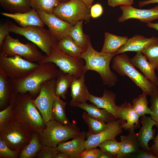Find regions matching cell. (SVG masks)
Returning <instances> with one entry per match:
<instances>
[{"mask_svg": "<svg viewBox=\"0 0 158 158\" xmlns=\"http://www.w3.org/2000/svg\"><path fill=\"white\" fill-rule=\"evenodd\" d=\"M14 119L30 133L39 134L46 127V123L28 93L13 92Z\"/></svg>", "mask_w": 158, "mask_h": 158, "instance_id": "obj_1", "label": "cell"}, {"mask_svg": "<svg viewBox=\"0 0 158 158\" xmlns=\"http://www.w3.org/2000/svg\"><path fill=\"white\" fill-rule=\"evenodd\" d=\"M56 66L51 62L39 63L37 67L25 77L18 80L10 79L13 92L28 93L33 98L38 95L42 83L57 78L60 70L57 69Z\"/></svg>", "mask_w": 158, "mask_h": 158, "instance_id": "obj_2", "label": "cell"}, {"mask_svg": "<svg viewBox=\"0 0 158 158\" xmlns=\"http://www.w3.org/2000/svg\"><path fill=\"white\" fill-rule=\"evenodd\" d=\"M116 55L114 54L99 52L92 47L90 39L86 50L82 53L80 58L85 62V69L94 71L99 74L103 84L109 87L114 86L118 81L117 75L112 71L110 64Z\"/></svg>", "mask_w": 158, "mask_h": 158, "instance_id": "obj_3", "label": "cell"}, {"mask_svg": "<svg viewBox=\"0 0 158 158\" xmlns=\"http://www.w3.org/2000/svg\"><path fill=\"white\" fill-rule=\"evenodd\" d=\"M112 67L121 76L128 77L147 95L150 96L157 90L158 87L135 68L131 58L124 53L116 55L113 57Z\"/></svg>", "mask_w": 158, "mask_h": 158, "instance_id": "obj_4", "label": "cell"}, {"mask_svg": "<svg viewBox=\"0 0 158 158\" xmlns=\"http://www.w3.org/2000/svg\"><path fill=\"white\" fill-rule=\"evenodd\" d=\"M74 123L63 125L52 119L46 123V127L39 134L43 146L56 148L60 143L78 136L80 133Z\"/></svg>", "mask_w": 158, "mask_h": 158, "instance_id": "obj_5", "label": "cell"}, {"mask_svg": "<svg viewBox=\"0 0 158 158\" xmlns=\"http://www.w3.org/2000/svg\"><path fill=\"white\" fill-rule=\"evenodd\" d=\"M33 42H21L8 35L0 47V54L6 56H18L32 62L40 63L47 56L43 54Z\"/></svg>", "mask_w": 158, "mask_h": 158, "instance_id": "obj_6", "label": "cell"}, {"mask_svg": "<svg viewBox=\"0 0 158 158\" xmlns=\"http://www.w3.org/2000/svg\"><path fill=\"white\" fill-rule=\"evenodd\" d=\"M9 28L10 32L24 36L37 45L47 56L51 54L52 47L56 44L58 42L49 30L43 27L31 26L22 27L10 23Z\"/></svg>", "mask_w": 158, "mask_h": 158, "instance_id": "obj_7", "label": "cell"}, {"mask_svg": "<svg viewBox=\"0 0 158 158\" xmlns=\"http://www.w3.org/2000/svg\"><path fill=\"white\" fill-rule=\"evenodd\" d=\"M32 133L14 119L0 127V139L11 149L20 152L29 142Z\"/></svg>", "mask_w": 158, "mask_h": 158, "instance_id": "obj_8", "label": "cell"}, {"mask_svg": "<svg viewBox=\"0 0 158 158\" xmlns=\"http://www.w3.org/2000/svg\"><path fill=\"white\" fill-rule=\"evenodd\" d=\"M45 62L54 64L63 73L71 74L77 78H80L86 72L85 69V62L83 59L66 54L57 44L52 47L51 55L47 56L40 63Z\"/></svg>", "mask_w": 158, "mask_h": 158, "instance_id": "obj_9", "label": "cell"}, {"mask_svg": "<svg viewBox=\"0 0 158 158\" xmlns=\"http://www.w3.org/2000/svg\"><path fill=\"white\" fill-rule=\"evenodd\" d=\"M39 64L18 56H6L0 54V73L11 79L18 80L25 77Z\"/></svg>", "mask_w": 158, "mask_h": 158, "instance_id": "obj_10", "label": "cell"}, {"mask_svg": "<svg viewBox=\"0 0 158 158\" xmlns=\"http://www.w3.org/2000/svg\"><path fill=\"white\" fill-rule=\"evenodd\" d=\"M53 13L61 19L74 25L80 20L89 22L91 17L90 9L80 0L60 2Z\"/></svg>", "mask_w": 158, "mask_h": 158, "instance_id": "obj_11", "label": "cell"}, {"mask_svg": "<svg viewBox=\"0 0 158 158\" xmlns=\"http://www.w3.org/2000/svg\"><path fill=\"white\" fill-rule=\"evenodd\" d=\"M56 79H51L42 83L39 94L33 100L45 123L52 119V109L56 95Z\"/></svg>", "mask_w": 158, "mask_h": 158, "instance_id": "obj_12", "label": "cell"}, {"mask_svg": "<svg viewBox=\"0 0 158 158\" xmlns=\"http://www.w3.org/2000/svg\"><path fill=\"white\" fill-rule=\"evenodd\" d=\"M106 128L99 133L95 134L86 133L87 139L85 141V148L97 147L103 142L109 140H115L117 136L122 132L121 127V121L116 119L107 123Z\"/></svg>", "mask_w": 158, "mask_h": 158, "instance_id": "obj_13", "label": "cell"}, {"mask_svg": "<svg viewBox=\"0 0 158 158\" xmlns=\"http://www.w3.org/2000/svg\"><path fill=\"white\" fill-rule=\"evenodd\" d=\"M53 36L58 41L68 35L73 25L58 17L53 13H48L37 11Z\"/></svg>", "mask_w": 158, "mask_h": 158, "instance_id": "obj_14", "label": "cell"}, {"mask_svg": "<svg viewBox=\"0 0 158 158\" xmlns=\"http://www.w3.org/2000/svg\"><path fill=\"white\" fill-rule=\"evenodd\" d=\"M122 11L121 15L118 18V21L123 23L130 19H136L142 22L148 23L158 19V5L147 9H141L131 6H120Z\"/></svg>", "mask_w": 158, "mask_h": 158, "instance_id": "obj_15", "label": "cell"}, {"mask_svg": "<svg viewBox=\"0 0 158 158\" xmlns=\"http://www.w3.org/2000/svg\"><path fill=\"white\" fill-rule=\"evenodd\" d=\"M116 113L118 119L121 121V127L126 130H135L139 128L140 117L130 103L125 101L117 106Z\"/></svg>", "mask_w": 158, "mask_h": 158, "instance_id": "obj_16", "label": "cell"}, {"mask_svg": "<svg viewBox=\"0 0 158 158\" xmlns=\"http://www.w3.org/2000/svg\"><path fill=\"white\" fill-rule=\"evenodd\" d=\"M140 122L142 126L136 135L140 148L145 150L151 151L148 143L150 140H154L155 137L156 130L152 128L153 126H157L158 124L151 117L145 115L141 116Z\"/></svg>", "mask_w": 158, "mask_h": 158, "instance_id": "obj_17", "label": "cell"}, {"mask_svg": "<svg viewBox=\"0 0 158 158\" xmlns=\"http://www.w3.org/2000/svg\"><path fill=\"white\" fill-rule=\"evenodd\" d=\"M86 133L83 131L71 141L59 143L55 148L59 152L66 154L69 158H80V154L86 149Z\"/></svg>", "mask_w": 158, "mask_h": 158, "instance_id": "obj_18", "label": "cell"}, {"mask_svg": "<svg viewBox=\"0 0 158 158\" xmlns=\"http://www.w3.org/2000/svg\"><path fill=\"white\" fill-rule=\"evenodd\" d=\"M1 14L12 19L22 27L31 26H37L44 27L45 25L37 11L32 8L25 13H8L3 12H1Z\"/></svg>", "mask_w": 158, "mask_h": 158, "instance_id": "obj_19", "label": "cell"}, {"mask_svg": "<svg viewBox=\"0 0 158 158\" xmlns=\"http://www.w3.org/2000/svg\"><path fill=\"white\" fill-rule=\"evenodd\" d=\"M158 42V37L147 38L137 35L128 39L126 44L116 52V55L128 51L141 52L149 46Z\"/></svg>", "mask_w": 158, "mask_h": 158, "instance_id": "obj_20", "label": "cell"}, {"mask_svg": "<svg viewBox=\"0 0 158 158\" xmlns=\"http://www.w3.org/2000/svg\"><path fill=\"white\" fill-rule=\"evenodd\" d=\"M116 95L109 90L104 89L102 96L98 97L90 94L89 100L98 107L104 109L118 119L116 111L117 106L116 104Z\"/></svg>", "mask_w": 158, "mask_h": 158, "instance_id": "obj_21", "label": "cell"}, {"mask_svg": "<svg viewBox=\"0 0 158 158\" xmlns=\"http://www.w3.org/2000/svg\"><path fill=\"white\" fill-rule=\"evenodd\" d=\"M133 65L139 69L144 75L155 86L158 87V76L155 73V69L141 52H137L132 58Z\"/></svg>", "mask_w": 158, "mask_h": 158, "instance_id": "obj_22", "label": "cell"}, {"mask_svg": "<svg viewBox=\"0 0 158 158\" xmlns=\"http://www.w3.org/2000/svg\"><path fill=\"white\" fill-rule=\"evenodd\" d=\"M85 74L80 78H75L70 86L71 100V106L78 103L86 102L89 100L90 93L85 83Z\"/></svg>", "mask_w": 158, "mask_h": 158, "instance_id": "obj_23", "label": "cell"}, {"mask_svg": "<svg viewBox=\"0 0 158 158\" xmlns=\"http://www.w3.org/2000/svg\"><path fill=\"white\" fill-rule=\"evenodd\" d=\"M121 147L117 158H127L140 148L135 130H128V134L120 136Z\"/></svg>", "mask_w": 158, "mask_h": 158, "instance_id": "obj_24", "label": "cell"}, {"mask_svg": "<svg viewBox=\"0 0 158 158\" xmlns=\"http://www.w3.org/2000/svg\"><path fill=\"white\" fill-rule=\"evenodd\" d=\"M85 110L90 116L98 120L107 123L116 119L111 114L105 110L100 108L96 105L86 103H78L72 106Z\"/></svg>", "mask_w": 158, "mask_h": 158, "instance_id": "obj_25", "label": "cell"}, {"mask_svg": "<svg viewBox=\"0 0 158 158\" xmlns=\"http://www.w3.org/2000/svg\"><path fill=\"white\" fill-rule=\"evenodd\" d=\"M128 39L127 36H119L106 32L104 34V43L101 52L115 54L118 50L126 44Z\"/></svg>", "mask_w": 158, "mask_h": 158, "instance_id": "obj_26", "label": "cell"}, {"mask_svg": "<svg viewBox=\"0 0 158 158\" xmlns=\"http://www.w3.org/2000/svg\"><path fill=\"white\" fill-rule=\"evenodd\" d=\"M83 20L80 21L73 25L68 34L74 42L81 49L83 52L87 49L90 39L83 30Z\"/></svg>", "mask_w": 158, "mask_h": 158, "instance_id": "obj_27", "label": "cell"}, {"mask_svg": "<svg viewBox=\"0 0 158 158\" xmlns=\"http://www.w3.org/2000/svg\"><path fill=\"white\" fill-rule=\"evenodd\" d=\"M13 92L11 79L0 73V110L9 105Z\"/></svg>", "mask_w": 158, "mask_h": 158, "instance_id": "obj_28", "label": "cell"}, {"mask_svg": "<svg viewBox=\"0 0 158 158\" xmlns=\"http://www.w3.org/2000/svg\"><path fill=\"white\" fill-rule=\"evenodd\" d=\"M0 4L10 13H25L32 8L30 0H0Z\"/></svg>", "mask_w": 158, "mask_h": 158, "instance_id": "obj_29", "label": "cell"}, {"mask_svg": "<svg viewBox=\"0 0 158 158\" xmlns=\"http://www.w3.org/2000/svg\"><path fill=\"white\" fill-rule=\"evenodd\" d=\"M43 146L40 142L39 133L36 132L32 133L29 142L20 152L19 158L34 157L41 150Z\"/></svg>", "mask_w": 158, "mask_h": 158, "instance_id": "obj_30", "label": "cell"}, {"mask_svg": "<svg viewBox=\"0 0 158 158\" xmlns=\"http://www.w3.org/2000/svg\"><path fill=\"white\" fill-rule=\"evenodd\" d=\"M57 45L66 54L73 57L81 58L82 50L69 35L58 41Z\"/></svg>", "mask_w": 158, "mask_h": 158, "instance_id": "obj_31", "label": "cell"}, {"mask_svg": "<svg viewBox=\"0 0 158 158\" xmlns=\"http://www.w3.org/2000/svg\"><path fill=\"white\" fill-rule=\"evenodd\" d=\"M75 78L73 75L64 73L60 70L56 79L55 87L56 95L66 99L68 89L70 87L73 80Z\"/></svg>", "mask_w": 158, "mask_h": 158, "instance_id": "obj_32", "label": "cell"}, {"mask_svg": "<svg viewBox=\"0 0 158 158\" xmlns=\"http://www.w3.org/2000/svg\"><path fill=\"white\" fill-rule=\"evenodd\" d=\"M66 104L59 97L55 96L52 109V119L64 125L70 123L66 114Z\"/></svg>", "mask_w": 158, "mask_h": 158, "instance_id": "obj_33", "label": "cell"}, {"mask_svg": "<svg viewBox=\"0 0 158 158\" xmlns=\"http://www.w3.org/2000/svg\"><path fill=\"white\" fill-rule=\"evenodd\" d=\"M82 117L88 127V131L87 133L90 134L98 133L104 130L107 126V123L98 120L89 115L84 112Z\"/></svg>", "mask_w": 158, "mask_h": 158, "instance_id": "obj_34", "label": "cell"}, {"mask_svg": "<svg viewBox=\"0 0 158 158\" xmlns=\"http://www.w3.org/2000/svg\"><path fill=\"white\" fill-rule=\"evenodd\" d=\"M147 96L142 92L133 99L132 107L140 117L145 114H150V116L153 114V112L148 107Z\"/></svg>", "mask_w": 158, "mask_h": 158, "instance_id": "obj_35", "label": "cell"}, {"mask_svg": "<svg viewBox=\"0 0 158 158\" xmlns=\"http://www.w3.org/2000/svg\"><path fill=\"white\" fill-rule=\"evenodd\" d=\"M60 2V0H30L32 8L48 13H53L54 8Z\"/></svg>", "mask_w": 158, "mask_h": 158, "instance_id": "obj_36", "label": "cell"}, {"mask_svg": "<svg viewBox=\"0 0 158 158\" xmlns=\"http://www.w3.org/2000/svg\"><path fill=\"white\" fill-rule=\"evenodd\" d=\"M102 150L116 158L121 149V142L115 140H109L101 143L99 146Z\"/></svg>", "mask_w": 158, "mask_h": 158, "instance_id": "obj_37", "label": "cell"}, {"mask_svg": "<svg viewBox=\"0 0 158 158\" xmlns=\"http://www.w3.org/2000/svg\"><path fill=\"white\" fill-rule=\"evenodd\" d=\"M155 69L158 67V42L148 46L142 52Z\"/></svg>", "mask_w": 158, "mask_h": 158, "instance_id": "obj_38", "label": "cell"}, {"mask_svg": "<svg viewBox=\"0 0 158 158\" xmlns=\"http://www.w3.org/2000/svg\"><path fill=\"white\" fill-rule=\"evenodd\" d=\"M13 104V93L9 105L0 112V127L8 121L14 119Z\"/></svg>", "mask_w": 158, "mask_h": 158, "instance_id": "obj_39", "label": "cell"}, {"mask_svg": "<svg viewBox=\"0 0 158 158\" xmlns=\"http://www.w3.org/2000/svg\"><path fill=\"white\" fill-rule=\"evenodd\" d=\"M20 152L13 150L6 143L0 139V158H17L19 157Z\"/></svg>", "mask_w": 158, "mask_h": 158, "instance_id": "obj_40", "label": "cell"}, {"mask_svg": "<svg viewBox=\"0 0 158 158\" xmlns=\"http://www.w3.org/2000/svg\"><path fill=\"white\" fill-rule=\"evenodd\" d=\"M59 152L55 148L44 145L37 154L36 157L37 158H57Z\"/></svg>", "mask_w": 158, "mask_h": 158, "instance_id": "obj_41", "label": "cell"}, {"mask_svg": "<svg viewBox=\"0 0 158 158\" xmlns=\"http://www.w3.org/2000/svg\"><path fill=\"white\" fill-rule=\"evenodd\" d=\"M150 96V108L153 112V114L150 117L158 124V87L156 91Z\"/></svg>", "mask_w": 158, "mask_h": 158, "instance_id": "obj_42", "label": "cell"}, {"mask_svg": "<svg viewBox=\"0 0 158 158\" xmlns=\"http://www.w3.org/2000/svg\"><path fill=\"white\" fill-rule=\"evenodd\" d=\"M100 150L96 147L85 149L80 154V158H98Z\"/></svg>", "mask_w": 158, "mask_h": 158, "instance_id": "obj_43", "label": "cell"}, {"mask_svg": "<svg viewBox=\"0 0 158 158\" xmlns=\"http://www.w3.org/2000/svg\"><path fill=\"white\" fill-rule=\"evenodd\" d=\"M158 158L151 151H149L140 149L136 153L130 155L128 158Z\"/></svg>", "mask_w": 158, "mask_h": 158, "instance_id": "obj_44", "label": "cell"}, {"mask_svg": "<svg viewBox=\"0 0 158 158\" xmlns=\"http://www.w3.org/2000/svg\"><path fill=\"white\" fill-rule=\"evenodd\" d=\"M103 9L102 5L97 3L92 6L90 8L91 17L93 18L99 17L102 14Z\"/></svg>", "mask_w": 158, "mask_h": 158, "instance_id": "obj_45", "label": "cell"}, {"mask_svg": "<svg viewBox=\"0 0 158 158\" xmlns=\"http://www.w3.org/2000/svg\"><path fill=\"white\" fill-rule=\"evenodd\" d=\"M109 5L112 7L118 6H129L133 3V0H108Z\"/></svg>", "mask_w": 158, "mask_h": 158, "instance_id": "obj_46", "label": "cell"}, {"mask_svg": "<svg viewBox=\"0 0 158 158\" xmlns=\"http://www.w3.org/2000/svg\"><path fill=\"white\" fill-rule=\"evenodd\" d=\"M9 23H5L1 24L0 26V47L5 38L9 33Z\"/></svg>", "mask_w": 158, "mask_h": 158, "instance_id": "obj_47", "label": "cell"}, {"mask_svg": "<svg viewBox=\"0 0 158 158\" xmlns=\"http://www.w3.org/2000/svg\"><path fill=\"white\" fill-rule=\"evenodd\" d=\"M158 133L154 139V143L150 147L151 151L152 153L158 157Z\"/></svg>", "mask_w": 158, "mask_h": 158, "instance_id": "obj_48", "label": "cell"}, {"mask_svg": "<svg viewBox=\"0 0 158 158\" xmlns=\"http://www.w3.org/2000/svg\"><path fill=\"white\" fill-rule=\"evenodd\" d=\"M158 3V0H148L140 1L138 2V5L140 7H141L151 4Z\"/></svg>", "mask_w": 158, "mask_h": 158, "instance_id": "obj_49", "label": "cell"}, {"mask_svg": "<svg viewBox=\"0 0 158 158\" xmlns=\"http://www.w3.org/2000/svg\"><path fill=\"white\" fill-rule=\"evenodd\" d=\"M114 158L109 153L101 150L99 154L98 158Z\"/></svg>", "mask_w": 158, "mask_h": 158, "instance_id": "obj_50", "label": "cell"}, {"mask_svg": "<svg viewBox=\"0 0 158 158\" xmlns=\"http://www.w3.org/2000/svg\"><path fill=\"white\" fill-rule=\"evenodd\" d=\"M147 25L148 27L154 29L158 31V23H147Z\"/></svg>", "mask_w": 158, "mask_h": 158, "instance_id": "obj_51", "label": "cell"}, {"mask_svg": "<svg viewBox=\"0 0 158 158\" xmlns=\"http://www.w3.org/2000/svg\"><path fill=\"white\" fill-rule=\"evenodd\" d=\"M83 2L87 7L90 8L94 0H80Z\"/></svg>", "mask_w": 158, "mask_h": 158, "instance_id": "obj_52", "label": "cell"}, {"mask_svg": "<svg viewBox=\"0 0 158 158\" xmlns=\"http://www.w3.org/2000/svg\"><path fill=\"white\" fill-rule=\"evenodd\" d=\"M57 158H69V157L65 153L59 152Z\"/></svg>", "mask_w": 158, "mask_h": 158, "instance_id": "obj_53", "label": "cell"}, {"mask_svg": "<svg viewBox=\"0 0 158 158\" xmlns=\"http://www.w3.org/2000/svg\"><path fill=\"white\" fill-rule=\"evenodd\" d=\"M61 2H65L68 1V0H60Z\"/></svg>", "mask_w": 158, "mask_h": 158, "instance_id": "obj_54", "label": "cell"}, {"mask_svg": "<svg viewBox=\"0 0 158 158\" xmlns=\"http://www.w3.org/2000/svg\"><path fill=\"white\" fill-rule=\"evenodd\" d=\"M157 71H158V67H157Z\"/></svg>", "mask_w": 158, "mask_h": 158, "instance_id": "obj_55", "label": "cell"}, {"mask_svg": "<svg viewBox=\"0 0 158 158\" xmlns=\"http://www.w3.org/2000/svg\"><path fill=\"white\" fill-rule=\"evenodd\" d=\"M68 0L69 1V0Z\"/></svg>", "mask_w": 158, "mask_h": 158, "instance_id": "obj_56", "label": "cell"}]
</instances>
